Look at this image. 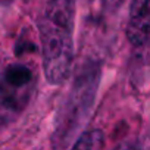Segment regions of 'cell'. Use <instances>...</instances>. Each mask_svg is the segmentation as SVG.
I'll return each mask as SVG.
<instances>
[{"instance_id":"cell-1","label":"cell","mask_w":150,"mask_h":150,"mask_svg":"<svg viewBox=\"0 0 150 150\" xmlns=\"http://www.w3.org/2000/svg\"><path fill=\"white\" fill-rule=\"evenodd\" d=\"M75 0H47L38 19L44 78L60 86L69 77L74 62Z\"/></svg>"},{"instance_id":"cell-2","label":"cell","mask_w":150,"mask_h":150,"mask_svg":"<svg viewBox=\"0 0 150 150\" xmlns=\"http://www.w3.org/2000/svg\"><path fill=\"white\" fill-rule=\"evenodd\" d=\"M102 78V66L96 60L86 62L75 74L72 84L59 106L52 143L54 147H69L88 121L94 108Z\"/></svg>"},{"instance_id":"cell-3","label":"cell","mask_w":150,"mask_h":150,"mask_svg":"<svg viewBox=\"0 0 150 150\" xmlns=\"http://www.w3.org/2000/svg\"><path fill=\"white\" fill-rule=\"evenodd\" d=\"M35 83L34 71L24 63H11L3 69L0 88L3 124H6L8 116L19 115L24 110L33 96Z\"/></svg>"},{"instance_id":"cell-4","label":"cell","mask_w":150,"mask_h":150,"mask_svg":"<svg viewBox=\"0 0 150 150\" xmlns=\"http://www.w3.org/2000/svg\"><path fill=\"white\" fill-rule=\"evenodd\" d=\"M127 38L134 47L150 46V0H131L127 19Z\"/></svg>"},{"instance_id":"cell-5","label":"cell","mask_w":150,"mask_h":150,"mask_svg":"<svg viewBox=\"0 0 150 150\" xmlns=\"http://www.w3.org/2000/svg\"><path fill=\"white\" fill-rule=\"evenodd\" d=\"M105 144L103 132L99 129H91L87 132H83L78 135V138L75 140L72 144L74 149H100Z\"/></svg>"},{"instance_id":"cell-6","label":"cell","mask_w":150,"mask_h":150,"mask_svg":"<svg viewBox=\"0 0 150 150\" xmlns=\"http://www.w3.org/2000/svg\"><path fill=\"white\" fill-rule=\"evenodd\" d=\"M103 3H105L106 9H109V11H115L116 8L119 9V6L124 3V0H103Z\"/></svg>"}]
</instances>
